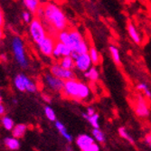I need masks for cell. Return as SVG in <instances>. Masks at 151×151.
<instances>
[{"instance_id":"6da1fadb","label":"cell","mask_w":151,"mask_h":151,"mask_svg":"<svg viewBox=\"0 0 151 151\" xmlns=\"http://www.w3.org/2000/svg\"><path fill=\"white\" fill-rule=\"evenodd\" d=\"M44 7V17L43 23L51 27V29L56 34L60 31L67 29L68 21L63 10L55 4L46 3L43 6Z\"/></svg>"},{"instance_id":"7a4b0ae2","label":"cell","mask_w":151,"mask_h":151,"mask_svg":"<svg viewBox=\"0 0 151 151\" xmlns=\"http://www.w3.org/2000/svg\"><path fill=\"white\" fill-rule=\"evenodd\" d=\"M69 35H70V39H69L68 46L71 48L72 52L77 54L88 52L89 45L78 30L69 29Z\"/></svg>"},{"instance_id":"3957f363","label":"cell","mask_w":151,"mask_h":151,"mask_svg":"<svg viewBox=\"0 0 151 151\" xmlns=\"http://www.w3.org/2000/svg\"><path fill=\"white\" fill-rule=\"evenodd\" d=\"M12 50L14 56L16 58L17 63L23 68H26L28 66L29 63L27 60L26 54H25V50H24V45L21 38L16 36L14 37L12 40Z\"/></svg>"},{"instance_id":"277c9868","label":"cell","mask_w":151,"mask_h":151,"mask_svg":"<svg viewBox=\"0 0 151 151\" xmlns=\"http://www.w3.org/2000/svg\"><path fill=\"white\" fill-rule=\"evenodd\" d=\"M29 33L35 44H38L40 41H42L48 35L45 27V24L43 23L42 20L37 17H35L30 22Z\"/></svg>"},{"instance_id":"5b68a950","label":"cell","mask_w":151,"mask_h":151,"mask_svg":"<svg viewBox=\"0 0 151 151\" xmlns=\"http://www.w3.org/2000/svg\"><path fill=\"white\" fill-rule=\"evenodd\" d=\"M76 145L81 151H99L100 146L95 142L93 137L81 134L76 139Z\"/></svg>"},{"instance_id":"8992f818","label":"cell","mask_w":151,"mask_h":151,"mask_svg":"<svg viewBox=\"0 0 151 151\" xmlns=\"http://www.w3.org/2000/svg\"><path fill=\"white\" fill-rule=\"evenodd\" d=\"M14 84L20 91H26L29 92H35L37 91L36 84L24 74H17L14 79Z\"/></svg>"},{"instance_id":"52a82bcc","label":"cell","mask_w":151,"mask_h":151,"mask_svg":"<svg viewBox=\"0 0 151 151\" xmlns=\"http://www.w3.org/2000/svg\"><path fill=\"white\" fill-rule=\"evenodd\" d=\"M79 86L80 81L75 78L64 81V85L62 92L67 98L79 101Z\"/></svg>"},{"instance_id":"ba28073f","label":"cell","mask_w":151,"mask_h":151,"mask_svg":"<svg viewBox=\"0 0 151 151\" xmlns=\"http://www.w3.org/2000/svg\"><path fill=\"white\" fill-rule=\"evenodd\" d=\"M71 55L73 56V58L74 59V64H75V68L81 72H85L87 71L90 67H91L92 63L91 60L90 58V55L88 52H84V53H74L72 52Z\"/></svg>"},{"instance_id":"9c48e42d","label":"cell","mask_w":151,"mask_h":151,"mask_svg":"<svg viewBox=\"0 0 151 151\" xmlns=\"http://www.w3.org/2000/svg\"><path fill=\"white\" fill-rule=\"evenodd\" d=\"M55 42L56 40L54 39L52 35H47L42 41H40L36 45L41 53L44 54L45 56H52Z\"/></svg>"},{"instance_id":"30bf717a","label":"cell","mask_w":151,"mask_h":151,"mask_svg":"<svg viewBox=\"0 0 151 151\" xmlns=\"http://www.w3.org/2000/svg\"><path fill=\"white\" fill-rule=\"evenodd\" d=\"M50 73L52 74L59 79H62L63 81H67L70 79L75 78V73L73 72V70L66 69V68L63 67L59 63L52 64L50 68Z\"/></svg>"},{"instance_id":"8fae6325","label":"cell","mask_w":151,"mask_h":151,"mask_svg":"<svg viewBox=\"0 0 151 151\" xmlns=\"http://www.w3.org/2000/svg\"><path fill=\"white\" fill-rule=\"evenodd\" d=\"M134 111H135L136 115L139 118H147L149 116L150 114L149 107L143 96L139 95L138 97H137Z\"/></svg>"},{"instance_id":"7c38bea8","label":"cell","mask_w":151,"mask_h":151,"mask_svg":"<svg viewBox=\"0 0 151 151\" xmlns=\"http://www.w3.org/2000/svg\"><path fill=\"white\" fill-rule=\"evenodd\" d=\"M45 82L46 85L53 91H59L62 92L64 85V81L62 79H59L55 76H53L51 73H47L45 75Z\"/></svg>"},{"instance_id":"4fadbf2b","label":"cell","mask_w":151,"mask_h":151,"mask_svg":"<svg viewBox=\"0 0 151 151\" xmlns=\"http://www.w3.org/2000/svg\"><path fill=\"white\" fill-rule=\"evenodd\" d=\"M72 54V50L71 48L68 46L67 45H64L59 41L56 40L55 45H54V48L52 51V57H54L55 59H60L63 56H67V55H71Z\"/></svg>"},{"instance_id":"5bb4252c","label":"cell","mask_w":151,"mask_h":151,"mask_svg":"<svg viewBox=\"0 0 151 151\" xmlns=\"http://www.w3.org/2000/svg\"><path fill=\"white\" fill-rule=\"evenodd\" d=\"M127 29H128L129 35V37L131 38V40L133 41V42L135 44H137V45H140L141 42H142V38H141L139 33L138 32V30H137V28L135 27V25L131 22L128 23Z\"/></svg>"},{"instance_id":"9a60e30c","label":"cell","mask_w":151,"mask_h":151,"mask_svg":"<svg viewBox=\"0 0 151 151\" xmlns=\"http://www.w3.org/2000/svg\"><path fill=\"white\" fill-rule=\"evenodd\" d=\"M91 95V89L90 87L85 84L84 82L80 81L79 86V101H85Z\"/></svg>"},{"instance_id":"2e32d148","label":"cell","mask_w":151,"mask_h":151,"mask_svg":"<svg viewBox=\"0 0 151 151\" xmlns=\"http://www.w3.org/2000/svg\"><path fill=\"white\" fill-rule=\"evenodd\" d=\"M55 128L58 129V131L61 133V135L63 137V138L68 141V142H72L73 141V137L72 135L68 132L67 129L65 128V126L63 124V123L59 120H55Z\"/></svg>"},{"instance_id":"e0dca14e","label":"cell","mask_w":151,"mask_h":151,"mask_svg":"<svg viewBox=\"0 0 151 151\" xmlns=\"http://www.w3.org/2000/svg\"><path fill=\"white\" fill-rule=\"evenodd\" d=\"M5 146L10 150H17L20 148V142L18 139L15 137H10V138H6L4 140Z\"/></svg>"},{"instance_id":"ac0fdd59","label":"cell","mask_w":151,"mask_h":151,"mask_svg":"<svg viewBox=\"0 0 151 151\" xmlns=\"http://www.w3.org/2000/svg\"><path fill=\"white\" fill-rule=\"evenodd\" d=\"M26 130H27V126L25 124H17L16 126H14L12 129L13 137H15L17 139H21L24 136Z\"/></svg>"},{"instance_id":"d6986e66","label":"cell","mask_w":151,"mask_h":151,"mask_svg":"<svg viewBox=\"0 0 151 151\" xmlns=\"http://www.w3.org/2000/svg\"><path fill=\"white\" fill-rule=\"evenodd\" d=\"M59 64L62 65L63 67L66 68V69L69 70H73L75 67L74 64V59L73 58L72 55H67V56H63L62 58L59 59Z\"/></svg>"},{"instance_id":"ffe728a7","label":"cell","mask_w":151,"mask_h":151,"mask_svg":"<svg viewBox=\"0 0 151 151\" xmlns=\"http://www.w3.org/2000/svg\"><path fill=\"white\" fill-rule=\"evenodd\" d=\"M84 76L91 81H97L100 77V73L96 67H90L87 71L84 72Z\"/></svg>"},{"instance_id":"44dd1931","label":"cell","mask_w":151,"mask_h":151,"mask_svg":"<svg viewBox=\"0 0 151 151\" xmlns=\"http://www.w3.org/2000/svg\"><path fill=\"white\" fill-rule=\"evenodd\" d=\"M88 53H89V55H90V58H91V60L92 64H94V65H98V64L101 63V56H100V53H99V52L97 51V49H96L94 46L89 47Z\"/></svg>"},{"instance_id":"7402d4cb","label":"cell","mask_w":151,"mask_h":151,"mask_svg":"<svg viewBox=\"0 0 151 151\" xmlns=\"http://www.w3.org/2000/svg\"><path fill=\"white\" fill-rule=\"evenodd\" d=\"M25 7L28 9L32 14H35L37 8L41 6L40 0H23Z\"/></svg>"},{"instance_id":"603a6c76","label":"cell","mask_w":151,"mask_h":151,"mask_svg":"<svg viewBox=\"0 0 151 151\" xmlns=\"http://www.w3.org/2000/svg\"><path fill=\"white\" fill-rule=\"evenodd\" d=\"M109 49V52H111V57H112L113 62H114L117 65L120 66V65H121V59H120V55H119V49H118L115 45H111Z\"/></svg>"},{"instance_id":"cb8c5ba5","label":"cell","mask_w":151,"mask_h":151,"mask_svg":"<svg viewBox=\"0 0 151 151\" xmlns=\"http://www.w3.org/2000/svg\"><path fill=\"white\" fill-rule=\"evenodd\" d=\"M92 136L95 139V141H97L101 144L105 143L106 141V138L103 134V132L100 129V128H93L92 129Z\"/></svg>"},{"instance_id":"d4e9b609","label":"cell","mask_w":151,"mask_h":151,"mask_svg":"<svg viewBox=\"0 0 151 151\" xmlns=\"http://www.w3.org/2000/svg\"><path fill=\"white\" fill-rule=\"evenodd\" d=\"M119 136L121 137V138L123 139H126L129 143H130V144H132V145H134L135 144V140H134V139L132 138V137L129 134V132L127 131V129H126V128H124V127H120L119 129Z\"/></svg>"},{"instance_id":"484cf974","label":"cell","mask_w":151,"mask_h":151,"mask_svg":"<svg viewBox=\"0 0 151 151\" xmlns=\"http://www.w3.org/2000/svg\"><path fill=\"white\" fill-rule=\"evenodd\" d=\"M137 89L140 91H142L143 94L147 99L151 100V91L148 88V86L147 85V83H145V82H140V83H139L138 85H137Z\"/></svg>"},{"instance_id":"4316f807","label":"cell","mask_w":151,"mask_h":151,"mask_svg":"<svg viewBox=\"0 0 151 151\" xmlns=\"http://www.w3.org/2000/svg\"><path fill=\"white\" fill-rule=\"evenodd\" d=\"M2 125L6 130H12L14 126H15V123H14L13 119L7 116H4L2 118Z\"/></svg>"},{"instance_id":"83f0119b","label":"cell","mask_w":151,"mask_h":151,"mask_svg":"<svg viewBox=\"0 0 151 151\" xmlns=\"http://www.w3.org/2000/svg\"><path fill=\"white\" fill-rule=\"evenodd\" d=\"M87 120L89 121L90 124L92 126V128H100V116L97 114V113H95L93 114L92 116H88L87 118Z\"/></svg>"},{"instance_id":"f1b7e54d","label":"cell","mask_w":151,"mask_h":151,"mask_svg":"<svg viewBox=\"0 0 151 151\" xmlns=\"http://www.w3.org/2000/svg\"><path fill=\"white\" fill-rule=\"evenodd\" d=\"M45 116L46 118L51 120V121H55L56 120V115H55V112H54L53 109L49 107V106H46L45 108Z\"/></svg>"},{"instance_id":"f546056e","label":"cell","mask_w":151,"mask_h":151,"mask_svg":"<svg viewBox=\"0 0 151 151\" xmlns=\"http://www.w3.org/2000/svg\"><path fill=\"white\" fill-rule=\"evenodd\" d=\"M30 11H24L22 13V19L24 20V23L30 24V22L32 21V15H31Z\"/></svg>"},{"instance_id":"4dcf8cb0","label":"cell","mask_w":151,"mask_h":151,"mask_svg":"<svg viewBox=\"0 0 151 151\" xmlns=\"http://www.w3.org/2000/svg\"><path fill=\"white\" fill-rule=\"evenodd\" d=\"M4 24H5V17H4V14H3V11L0 7V28H2L4 26Z\"/></svg>"},{"instance_id":"1f68e13d","label":"cell","mask_w":151,"mask_h":151,"mask_svg":"<svg viewBox=\"0 0 151 151\" xmlns=\"http://www.w3.org/2000/svg\"><path fill=\"white\" fill-rule=\"evenodd\" d=\"M96 112H95V109H94V108H92V107H88L87 108V111H86V114L90 117V116H92L93 114H95Z\"/></svg>"},{"instance_id":"d6a6232c","label":"cell","mask_w":151,"mask_h":151,"mask_svg":"<svg viewBox=\"0 0 151 151\" xmlns=\"http://www.w3.org/2000/svg\"><path fill=\"white\" fill-rule=\"evenodd\" d=\"M42 97H43L44 101H46V102H48V103H50V102L52 101L51 96H49V95H47V94H43V95H42Z\"/></svg>"},{"instance_id":"836d02e7","label":"cell","mask_w":151,"mask_h":151,"mask_svg":"<svg viewBox=\"0 0 151 151\" xmlns=\"http://www.w3.org/2000/svg\"><path fill=\"white\" fill-rule=\"evenodd\" d=\"M145 141L147 145H149L151 143V133L147 134L146 137H145Z\"/></svg>"},{"instance_id":"e575fe53","label":"cell","mask_w":151,"mask_h":151,"mask_svg":"<svg viewBox=\"0 0 151 151\" xmlns=\"http://www.w3.org/2000/svg\"><path fill=\"white\" fill-rule=\"evenodd\" d=\"M5 112H6V108L4 107V105L0 103V116H4Z\"/></svg>"},{"instance_id":"d590c367","label":"cell","mask_w":151,"mask_h":151,"mask_svg":"<svg viewBox=\"0 0 151 151\" xmlns=\"http://www.w3.org/2000/svg\"><path fill=\"white\" fill-rule=\"evenodd\" d=\"M4 36V33H3V30L2 28H0V40H1Z\"/></svg>"},{"instance_id":"8d00e7d4","label":"cell","mask_w":151,"mask_h":151,"mask_svg":"<svg viewBox=\"0 0 151 151\" xmlns=\"http://www.w3.org/2000/svg\"><path fill=\"white\" fill-rule=\"evenodd\" d=\"M148 12H149V17H150V18H151V6L149 7V10H148Z\"/></svg>"},{"instance_id":"74e56055","label":"cell","mask_w":151,"mask_h":151,"mask_svg":"<svg viewBox=\"0 0 151 151\" xmlns=\"http://www.w3.org/2000/svg\"><path fill=\"white\" fill-rule=\"evenodd\" d=\"M2 102V98H1V96H0V103Z\"/></svg>"},{"instance_id":"f35d334b","label":"cell","mask_w":151,"mask_h":151,"mask_svg":"<svg viewBox=\"0 0 151 151\" xmlns=\"http://www.w3.org/2000/svg\"><path fill=\"white\" fill-rule=\"evenodd\" d=\"M149 147H151V143H150V144H149Z\"/></svg>"}]
</instances>
